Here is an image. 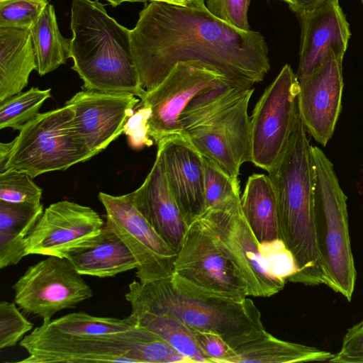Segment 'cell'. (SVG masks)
<instances>
[{
  "label": "cell",
  "mask_w": 363,
  "mask_h": 363,
  "mask_svg": "<svg viewBox=\"0 0 363 363\" xmlns=\"http://www.w3.org/2000/svg\"><path fill=\"white\" fill-rule=\"evenodd\" d=\"M259 250L273 275L289 281L297 272L295 259L281 239L259 244Z\"/></svg>",
  "instance_id": "cell-34"
},
{
  "label": "cell",
  "mask_w": 363,
  "mask_h": 363,
  "mask_svg": "<svg viewBox=\"0 0 363 363\" xmlns=\"http://www.w3.org/2000/svg\"><path fill=\"white\" fill-rule=\"evenodd\" d=\"M47 5L33 0L0 1V28L29 29Z\"/></svg>",
  "instance_id": "cell-33"
},
{
  "label": "cell",
  "mask_w": 363,
  "mask_h": 363,
  "mask_svg": "<svg viewBox=\"0 0 363 363\" xmlns=\"http://www.w3.org/2000/svg\"><path fill=\"white\" fill-rule=\"evenodd\" d=\"M203 1V0H202Z\"/></svg>",
  "instance_id": "cell-45"
},
{
  "label": "cell",
  "mask_w": 363,
  "mask_h": 363,
  "mask_svg": "<svg viewBox=\"0 0 363 363\" xmlns=\"http://www.w3.org/2000/svg\"><path fill=\"white\" fill-rule=\"evenodd\" d=\"M157 145L169 189L189 225L206 210L203 157L181 134L165 138Z\"/></svg>",
  "instance_id": "cell-17"
},
{
  "label": "cell",
  "mask_w": 363,
  "mask_h": 363,
  "mask_svg": "<svg viewBox=\"0 0 363 363\" xmlns=\"http://www.w3.org/2000/svg\"><path fill=\"white\" fill-rule=\"evenodd\" d=\"M213 16L242 30H250L247 12L250 0H203Z\"/></svg>",
  "instance_id": "cell-35"
},
{
  "label": "cell",
  "mask_w": 363,
  "mask_h": 363,
  "mask_svg": "<svg viewBox=\"0 0 363 363\" xmlns=\"http://www.w3.org/2000/svg\"><path fill=\"white\" fill-rule=\"evenodd\" d=\"M132 54L140 84L157 86L179 62H198L250 89L270 69L264 38L213 16L203 1L179 6L150 1L130 30Z\"/></svg>",
  "instance_id": "cell-1"
},
{
  "label": "cell",
  "mask_w": 363,
  "mask_h": 363,
  "mask_svg": "<svg viewBox=\"0 0 363 363\" xmlns=\"http://www.w3.org/2000/svg\"><path fill=\"white\" fill-rule=\"evenodd\" d=\"M333 363H363V319L349 328L340 350L329 360Z\"/></svg>",
  "instance_id": "cell-37"
},
{
  "label": "cell",
  "mask_w": 363,
  "mask_h": 363,
  "mask_svg": "<svg viewBox=\"0 0 363 363\" xmlns=\"http://www.w3.org/2000/svg\"><path fill=\"white\" fill-rule=\"evenodd\" d=\"M149 1H160L171 4L179 5V6H187L192 3L203 1L202 0H147Z\"/></svg>",
  "instance_id": "cell-40"
},
{
  "label": "cell",
  "mask_w": 363,
  "mask_h": 363,
  "mask_svg": "<svg viewBox=\"0 0 363 363\" xmlns=\"http://www.w3.org/2000/svg\"><path fill=\"white\" fill-rule=\"evenodd\" d=\"M19 345L28 354L18 361L22 363H190L161 337L140 326L99 335L47 333L35 328Z\"/></svg>",
  "instance_id": "cell-5"
},
{
  "label": "cell",
  "mask_w": 363,
  "mask_h": 363,
  "mask_svg": "<svg viewBox=\"0 0 363 363\" xmlns=\"http://www.w3.org/2000/svg\"><path fill=\"white\" fill-rule=\"evenodd\" d=\"M240 204L259 244L280 239L277 198L268 175L253 174L249 177Z\"/></svg>",
  "instance_id": "cell-23"
},
{
  "label": "cell",
  "mask_w": 363,
  "mask_h": 363,
  "mask_svg": "<svg viewBox=\"0 0 363 363\" xmlns=\"http://www.w3.org/2000/svg\"><path fill=\"white\" fill-rule=\"evenodd\" d=\"M325 0H290L291 9L296 13L298 16L308 13Z\"/></svg>",
  "instance_id": "cell-39"
},
{
  "label": "cell",
  "mask_w": 363,
  "mask_h": 363,
  "mask_svg": "<svg viewBox=\"0 0 363 363\" xmlns=\"http://www.w3.org/2000/svg\"><path fill=\"white\" fill-rule=\"evenodd\" d=\"M93 157L77 133L72 109L65 104L38 113L12 141L0 143V172L15 170L35 178Z\"/></svg>",
  "instance_id": "cell-7"
},
{
  "label": "cell",
  "mask_w": 363,
  "mask_h": 363,
  "mask_svg": "<svg viewBox=\"0 0 363 363\" xmlns=\"http://www.w3.org/2000/svg\"><path fill=\"white\" fill-rule=\"evenodd\" d=\"M202 157L206 210L240 196L239 179H233L211 160Z\"/></svg>",
  "instance_id": "cell-30"
},
{
  "label": "cell",
  "mask_w": 363,
  "mask_h": 363,
  "mask_svg": "<svg viewBox=\"0 0 363 363\" xmlns=\"http://www.w3.org/2000/svg\"><path fill=\"white\" fill-rule=\"evenodd\" d=\"M125 298L131 311L169 314L194 331L218 335L233 349L267 332L259 308L250 298L185 292L174 287L170 277L145 284L134 280Z\"/></svg>",
  "instance_id": "cell-4"
},
{
  "label": "cell",
  "mask_w": 363,
  "mask_h": 363,
  "mask_svg": "<svg viewBox=\"0 0 363 363\" xmlns=\"http://www.w3.org/2000/svg\"><path fill=\"white\" fill-rule=\"evenodd\" d=\"M82 276L67 258L48 256L29 266L13 284L14 302L26 313L49 322L60 311L92 297Z\"/></svg>",
  "instance_id": "cell-11"
},
{
  "label": "cell",
  "mask_w": 363,
  "mask_h": 363,
  "mask_svg": "<svg viewBox=\"0 0 363 363\" xmlns=\"http://www.w3.org/2000/svg\"><path fill=\"white\" fill-rule=\"evenodd\" d=\"M15 302H0V349L14 347L33 325L20 311Z\"/></svg>",
  "instance_id": "cell-32"
},
{
  "label": "cell",
  "mask_w": 363,
  "mask_h": 363,
  "mask_svg": "<svg viewBox=\"0 0 363 363\" xmlns=\"http://www.w3.org/2000/svg\"><path fill=\"white\" fill-rule=\"evenodd\" d=\"M299 83L285 65L255 105L251 120V162L269 172L284 153L299 116Z\"/></svg>",
  "instance_id": "cell-9"
},
{
  "label": "cell",
  "mask_w": 363,
  "mask_h": 363,
  "mask_svg": "<svg viewBox=\"0 0 363 363\" xmlns=\"http://www.w3.org/2000/svg\"><path fill=\"white\" fill-rule=\"evenodd\" d=\"M69 58L84 90L145 95L132 54L130 30L98 0H72Z\"/></svg>",
  "instance_id": "cell-3"
},
{
  "label": "cell",
  "mask_w": 363,
  "mask_h": 363,
  "mask_svg": "<svg viewBox=\"0 0 363 363\" xmlns=\"http://www.w3.org/2000/svg\"><path fill=\"white\" fill-rule=\"evenodd\" d=\"M225 80L228 79L224 75L202 64L177 63L157 86L146 91L140 102L151 108L149 134L155 143L181 134L182 113L203 90Z\"/></svg>",
  "instance_id": "cell-13"
},
{
  "label": "cell",
  "mask_w": 363,
  "mask_h": 363,
  "mask_svg": "<svg viewBox=\"0 0 363 363\" xmlns=\"http://www.w3.org/2000/svg\"><path fill=\"white\" fill-rule=\"evenodd\" d=\"M342 58L333 50L311 73L298 79V111L308 132L325 146L342 109Z\"/></svg>",
  "instance_id": "cell-15"
},
{
  "label": "cell",
  "mask_w": 363,
  "mask_h": 363,
  "mask_svg": "<svg viewBox=\"0 0 363 363\" xmlns=\"http://www.w3.org/2000/svg\"><path fill=\"white\" fill-rule=\"evenodd\" d=\"M108 1L111 6L116 7L123 2H146L147 0H105Z\"/></svg>",
  "instance_id": "cell-41"
},
{
  "label": "cell",
  "mask_w": 363,
  "mask_h": 363,
  "mask_svg": "<svg viewBox=\"0 0 363 363\" xmlns=\"http://www.w3.org/2000/svg\"><path fill=\"white\" fill-rule=\"evenodd\" d=\"M298 116L286 147L268 172L278 208L280 239L292 254L297 272L289 281L325 284L316 244L311 145Z\"/></svg>",
  "instance_id": "cell-2"
},
{
  "label": "cell",
  "mask_w": 363,
  "mask_h": 363,
  "mask_svg": "<svg viewBox=\"0 0 363 363\" xmlns=\"http://www.w3.org/2000/svg\"><path fill=\"white\" fill-rule=\"evenodd\" d=\"M65 258L81 275L99 278L113 277L138 267L128 247L106 222L98 235L72 250Z\"/></svg>",
  "instance_id": "cell-21"
},
{
  "label": "cell",
  "mask_w": 363,
  "mask_h": 363,
  "mask_svg": "<svg viewBox=\"0 0 363 363\" xmlns=\"http://www.w3.org/2000/svg\"><path fill=\"white\" fill-rule=\"evenodd\" d=\"M311 155L315 238L325 285L350 301L357 271L350 245L347 196L324 152L311 145Z\"/></svg>",
  "instance_id": "cell-6"
},
{
  "label": "cell",
  "mask_w": 363,
  "mask_h": 363,
  "mask_svg": "<svg viewBox=\"0 0 363 363\" xmlns=\"http://www.w3.org/2000/svg\"><path fill=\"white\" fill-rule=\"evenodd\" d=\"M37 61L28 29L0 28V102L28 85Z\"/></svg>",
  "instance_id": "cell-22"
},
{
  "label": "cell",
  "mask_w": 363,
  "mask_h": 363,
  "mask_svg": "<svg viewBox=\"0 0 363 363\" xmlns=\"http://www.w3.org/2000/svg\"><path fill=\"white\" fill-rule=\"evenodd\" d=\"M41 203L0 201V268L17 264L26 256L25 240L43 213Z\"/></svg>",
  "instance_id": "cell-24"
},
{
  "label": "cell",
  "mask_w": 363,
  "mask_h": 363,
  "mask_svg": "<svg viewBox=\"0 0 363 363\" xmlns=\"http://www.w3.org/2000/svg\"><path fill=\"white\" fill-rule=\"evenodd\" d=\"M133 201L160 237L177 252L188 228L169 189L160 155L144 182L130 192Z\"/></svg>",
  "instance_id": "cell-20"
},
{
  "label": "cell",
  "mask_w": 363,
  "mask_h": 363,
  "mask_svg": "<svg viewBox=\"0 0 363 363\" xmlns=\"http://www.w3.org/2000/svg\"><path fill=\"white\" fill-rule=\"evenodd\" d=\"M200 154L238 180L247 157L248 140L241 123L225 111H219L183 134Z\"/></svg>",
  "instance_id": "cell-19"
},
{
  "label": "cell",
  "mask_w": 363,
  "mask_h": 363,
  "mask_svg": "<svg viewBox=\"0 0 363 363\" xmlns=\"http://www.w3.org/2000/svg\"><path fill=\"white\" fill-rule=\"evenodd\" d=\"M23 172H0V201L9 203H41L42 189Z\"/></svg>",
  "instance_id": "cell-31"
},
{
  "label": "cell",
  "mask_w": 363,
  "mask_h": 363,
  "mask_svg": "<svg viewBox=\"0 0 363 363\" xmlns=\"http://www.w3.org/2000/svg\"><path fill=\"white\" fill-rule=\"evenodd\" d=\"M152 111L150 106L138 104L133 114L127 120L123 134L127 136L128 145L134 150L150 147L153 140L149 134V121Z\"/></svg>",
  "instance_id": "cell-36"
},
{
  "label": "cell",
  "mask_w": 363,
  "mask_h": 363,
  "mask_svg": "<svg viewBox=\"0 0 363 363\" xmlns=\"http://www.w3.org/2000/svg\"><path fill=\"white\" fill-rule=\"evenodd\" d=\"M228 363L329 362L333 354L313 347L279 340L267 332L233 349Z\"/></svg>",
  "instance_id": "cell-25"
},
{
  "label": "cell",
  "mask_w": 363,
  "mask_h": 363,
  "mask_svg": "<svg viewBox=\"0 0 363 363\" xmlns=\"http://www.w3.org/2000/svg\"><path fill=\"white\" fill-rule=\"evenodd\" d=\"M200 350L208 363H228L234 355V350L218 335L194 331Z\"/></svg>",
  "instance_id": "cell-38"
},
{
  "label": "cell",
  "mask_w": 363,
  "mask_h": 363,
  "mask_svg": "<svg viewBox=\"0 0 363 363\" xmlns=\"http://www.w3.org/2000/svg\"><path fill=\"white\" fill-rule=\"evenodd\" d=\"M6 1V0H0V1ZM33 1H40L42 3L46 4H49L48 3L49 0H33Z\"/></svg>",
  "instance_id": "cell-42"
},
{
  "label": "cell",
  "mask_w": 363,
  "mask_h": 363,
  "mask_svg": "<svg viewBox=\"0 0 363 363\" xmlns=\"http://www.w3.org/2000/svg\"><path fill=\"white\" fill-rule=\"evenodd\" d=\"M137 326L138 320L131 313L124 318H117L79 312L43 323L36 328L43 332L70 335H99L125 332Z\"/></svg>",
  "instance_id": "cell-28"
},
{
  "label": "cell",
  "mask_w": 363,
  "mask_h": 363,
  "mask_svg": "<svg viewBox=\"0 0 363 363\" xmlns=\"http://www.w3.org/2000/svg\"><path fill=\"white\" fill-rule=\"evenodd\" d=\"M361 1H362V4H363V0H361Z\"/></svg>",
  "instance_id": "cell-44"
},
{
  "label": "cell",
  "mask_w": 363,
  "mask_h": 363,
  "mask_svg": "<svg viewBox=\"0 0 363 363\" xmlns=\"http://www.w3.org/2000/svg\"><path fill=\"white\" fill-rule=\"evenodd\" d=\"M170 279L174 287L194 294L235 299L248 296L240 272L199 217L188 225Z\"/></svg>",
  "instance_id": "cell-8"
},
{
  "label": "cell",
  "mask_w": 363,
  "mask_h": 363,
  "mask_svg": "<svg viewBox=\"0 0 363 363\" xmlns=\"http://www.w3.org/2000/svg\"><path fill=\"white\" fill-rule=\"evenodd\" d=\"M281 1H285L286 3H287V4H289V6H290V4H291V1H290V0H281Z\"/></svg>",
  "instance_id": "cell-43"
},
{
  "label": "cell",
  "mask_w": 363,
  "mask_h": 363,
  "mask_svg": "<svg viewBox=\"0 0 363 363\" xmlns=\"http://www.w3.org/2000/svg\"><path fill=\"white\" fill-rule=\"evenodd\" d=\"M104 221L93 208L67 200L50 204L25 240L26 256L65 257L98 235Z\"/></svg>",
  "instance_id": "cell-14"
},
{
  "label": "cell",
  "mask_w": 363,
  "mask_h": 363,
  "mask_svg": "<svg viewBox=\"0 0 363 363\" xmlns=\"http://www.w3.org/2000/svg\"><path fill=\"white\" fill-rule=\"evenodd\" d=\"M299 17L301 33L298 79L311 73L331 50L343 59L351 36L339 0H325Z\"/></svg>",
  "instance_id": "cell-18"
},
{
  "label": "cell",
  "mask_w": 363,
  "mask_h": 363,
  "mask_svg": "<svg viewBox=\"0 0 363 363\" xmlns=\"http://www.w3.org/2000/svg\"><path fill=\"white\" fill-rule=\"evenodd\" d=\"M140 99L129 93L84 90L65 104L73 111L77 133L93 156L123 133Z\"/></svg>",
  "instance_id": "cell-16"
},
{
  "label": "cell",
  "mask_w": 363,
  "mask_h": 363,
  "mask_svg": "<svg viewBox=\"0 0 363 363\" xmlns=\"http://www.w3.org/2000/svg\"><path fill=\"white\" fill-rule=\"evenodd\" d=\"M51 96V89L31 87L0 102V129L19 130L38 113L43 103Z\"/></svg>",
  "instance_id": "cell-29"
},
{
  "label": "cell",
  "mask_w": 363,
  "mask_h": 363,
  "mask_svg": "<svg viewBox=\"0 0 363 363\" xmlns=\"http://www.w3.org/2000/svg\"><path fill=\"white\" fill-rule=\"evenodd\" d=\"M199 218L213 231L240 272L248 296L270 297L283 289L286 280L269 270L259 250V242L243 215L240 196L206 209Z\"/></svg>",
  "instance_id": "cell-10"
},
{
  "label": "cell",
  "mask_w": 363,
  "mask_h": 363,
  "mask_svg": "<svg viewBox=\"0 0 363 363\" xmlns=\"http://www.w3.org/2000/svg\"><path fill=\"white\" fill-rule=\"evenodd\" d=\"M138 326L161 337L191 363H208L200 350L194 331L169 314L148 311H131Z\"/></svg>",
  "instance_id": "cell-27"
},
{
  "label": "cell",
  "mask_w": 363,
  "mask_h": 363,
  "mask_svg": "<svg viewBox=\"0 0 363 363\" xmlns=\"http://www.w3.org/2000/svg\"><path fill=\"white\" fill-rule=\"evenodd\" d=\"M28 30L40 76L55 70L69 58L70 39L61 35L52 4H48Z\"/></svg>",
  "instance_id": "cell-26"
},
{
  "label": "cell",
  "mask_w": 363,
  "mask_h": 363,
  "mask_svg": "<svg viewBox=\"0 0 363 363\" xmlns=\"http://www.w3.org/2000/svg\"><path fill=\"white\" fill-rule=\"evenodd\" d=\"M106 211V223L128 247L138 267L142 284L170 277L177 252L155 231L135 206L130 193L113 196L99 192Z\"/></svg>",
  "instance_id": "cell-12"
}]
</instances>
